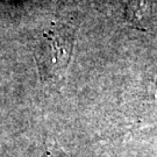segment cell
<instances>
[{
    "label": "cell",
    "mask_w": 157,
    "mask_h": 157,
    "mask_svg": "<svg viewBox=\"0 0 157 157\" xmlns=\"http://www.w3.org/2000/svg\"><path fill=\"white\" fill-rule=\"evenodd\" d=\"M76 42V29L57 23L42 34L35 49V61L43 82L59 84L65 80Z\"/></svg>",
    "instance_id": "6da1fadb"
},
{
    "label": "cell",
    "mask_w": 157,
    "mask_h": 157,
    "mask_svg": "<svg viewBox=\"0 0 157 157\" xmlns=\"http://www.w3.org/2000/svg\"><path fill=\"white\" fill-rule=\"evenodd\" d=\"M42 157H70V156L67 155L57 144H50V146H48L47 151L44 152V155Z\"/></svg>",
    "instance_id": "7a4b0ae2"
}]
</instances>
